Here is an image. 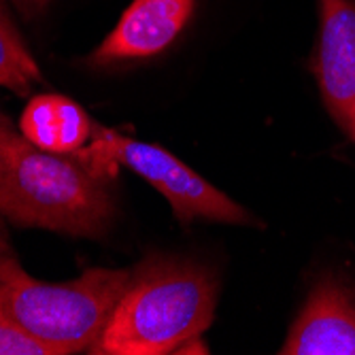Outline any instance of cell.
Wrapping results in <instances>:
<instances>
[{"instance_id": "obj_1", "label": "cell", "mask_w": 355, "mask_h": 355, "mask_svg": "<svg viewBox=\"0 0 355 355\" xmlns=\"http://www.w3.org/2000/svg\"><path fill=\"white\" fill-rule=\"evenodd\" d=\"M0 217L19 228L101 239L115 202L107 177L79 151L60 155L37 147L0 111Z\"/></svg>"}, {"instance_id": "obj_2", "label": "cell", "mask_w": 355, "mask_h": 355, "mask_svg": "<svg viewBox=\"0 0 355 355\" xmlns=\"http://www.w3.org/2000/svg\"><path fill=\"white\" fill-rule=\"evenodd\" d=\"M219 283L193 260L151 255L132 270L121 300L89 353L164 355L196 340L213 324Z\"/></svg>"}, {"instance_id": "obj_3", "label": "cell", "mask_w": 355, "mask_h": 355, "mask_svg": "<svg viewBox=\"0 0 355 355\" xmlns=\"http://www.w3.org/2000/svg\"><path fill=\"white\" fill-rule=\"evenodd\" d=\"M132 270L87 268L71 281L30 277L13 251L0 253V309L51 355L89 351L121 300Z\"/></svg>"}, {"instance_id": "obj_4", "label": "cell", "mask_w": 355, "mask_h": 355, "mask_svg": "<svg viewBox=\"0 0 355 355\" xmlns=\"http://www.w3.org/2000/svg\"><path fill=\"white\" fill-rule=\"evenodd\" d=\"M79 153L92 168L105 177L115 171V166H125L143 177L171 202L173 213L181 223L196 219L232 225L257 223L247 209L213 187L207 179L193 173L159 145L123 137L105 125H94L92 145Z\"/></svg>"}, {"instance_id": "obj_5", "label": "cell", "mask_w": 355, "mask_h": 355, "mask_svg": "<svg viewBox=\"0 0 355 355\" xmlns=\"http://www.w3.org/2000/svg\"><path fill=\"white\" fill-rule=\"evenodd\" d=\"M319 37L313 58L319 94L347 132L355 128V0H317Z\"/></svg>"}, {"instance_id": "obj_6", "label": "cell", "mask_w": 355, "mask_h": 355, "mask_svg": "<svg viewBox=\"0 0 355 355\" xmlns=\"http://www.w3.org/2000/svg\"><path fill=\"white\" fill-rule=\"evenodd\" d=\"M193 7L196 0H132L89 60L113 64L162 53L183 32Z\"/></svg>"}, {"instance_id": "obj_7", "label": "cell", "mask_w": 355, "mask_h": 355, "mask_svg": "<svg viewBox=\"0 0 355 355\" xmlns=\"http://www.w3.org/2000/svg\"><path fill=\"white\" fill-rule=\"evenodd\" d=\"M283 355H355V296L338 281H319L281 347Z\"/></svg>"}, {"instance_id": "obj_8", "label": "cell", "mask_w": 355, "mask_h": 355, "mask_svg": "<svg viewBox=\"0 0 355 355\" xmlns=\"http://www.w3.org/2000/svg\"><path fill=\"white\" fill-rule=\"evenodd\" d=\"M17 128L30 143L60 155L81 151L94 132V123L85 109L62 94L32 96Z\"/></svg>"}, {"instance_id": "obj_9", "label": "cell", "mask_w": 355, "mask_h": 355, "mask_svg": "<svg viewBox=\"0 0 355 355\" xmlns=\"http://www.w3.org/2000/svg\"><path fill=\"white\" fill-rule=\"evenodd\" d=\"M41 81L43 75L37 60L28 51L0 0V87L28 96L32 85Z\"/></svg>"}, {"instance_id": "obj_10", "label": "cell", "mask_w": 355, "mask_h": 355, "mask_svg": "<svg viewBox=\"0 0 355 355\" xmlns=\"http://www.w3.org/2000/svg\"><path fill=\"white\" fill-rule=\"evenodd\" d=\"M0 355H51L47 347L19 330L0 309Z\"/></svg>"}, {"instance_id": "obj_11", "label": "cell", "mask_w": 355, "mask_h": 355, "mask_svg": "<svg viewBox=\"0 0 355 355\" xmlns=\"http://www.w3.org/2000/svg\"><path fill=\"white\" fill-rule=\"evenodd\" d=\"M51 0H15L17 9L26 15V17H32V15H39L47 9V5Z\"/></svg>"}, {"instance_id": "obj_12", "label": "cell", "mask_w": 355, "mask_h": 355, "mask_svg": "<svg viewBox=\"0 0 355 355\" xmlns=\"http://www.w3.org/2000/svg\"><path fill=\"white\" fill-rule=\"evenodd\" d=\"M11 247H9V241L5 236V230H3V223H0V253H9Z\"/></svg>"}, {"instance_id": "obj_13", "label": "cell", "mask_w": 355, "mask_h": 355, "mask_svg": "<svg viewBox=\"0 0 355 355\" xmlns=\"http://www.w3.org/2000/svg\"><path fill=\"white\" fill-rule=\"evenodd\" d=\"M353 137H355V128H353Z\"/></svg>"}]
</instances>
